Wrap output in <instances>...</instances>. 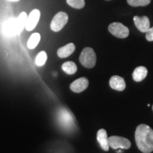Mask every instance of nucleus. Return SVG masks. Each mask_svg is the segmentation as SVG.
<instances>
[{
	"label": "nucleus",
	"instance_id": "nucleus-1",
	"mask_svg": "<svg viewBox=\"0 0 153 153\" xmlns=\"http://www.w3.org/2000/svg\"><path fill=\"white\" fill-rule=\"evenodd\" d=\"M135 142L141 152L150 153L153 151V130L145 124L137 127L135 133Z\"/></svg>",
	"mask_w": 153,
	"mask_h": 153
},
{
	"label": "nucleus",
	"instance_id": "nucleus-2",
	"mask_svg": "<svg viewBox=\"0 0 153 153\" xmlns=\"http://www.w3.org/2000/svg\"><path fill=\"white\" fill-rule=\"evenodd\" d=\"M79 62L85 68H94L97 62V56L94 51L91 48L89 47L84 48L80 54Z\"/></svg>",
	"mask_w": 153,
	"mask_h": 153
},
{
	"label": "nucleus",
	"instance_id": "nucleus-3",
	"mask_svg": "<svg viewBox=\"0 0 153 153\" xmlns=\"http://www.w3.org/2000/svg\"><path fill=\"white\" fill-rule=\"evenodd\" d=\"M68 22V15L64 11H59L53 17L51 23V30L55 32L60 31Z\"/></svg>",
	"mask_w": 153,
	"mask_h": 153
},
{
	"label": "nucleus",
	"instance_id": "nucleus-4",
	"mask_svg": "<svg viewBox=\"0 0 153 153\" xmlns=\"http://www.w3.org/2000/svg\"><path fill=\"white\" fill-rule=\"evenodd\" d=\"M108 30L112 35L119 38H127L129 35V29L119 22L111 23L108 26Z\"/></svg>",
	"mask_w": 153,
	"mask_h": 153
},
{
	"label": "nucleus",
	"instance_id": "nucleus-5",
	"mask_svg": "<svg viewBox=\"0 0 153 153\" xmlns=\"http://www.w3.org/2000/svg\"><path fill=\"white\" fill-rule=\"evenodd\" d=\"M108 143H109V147L115 150L118 148L127 150L131 146V143L129 140L120 136L109 137H108Z\"/></svg>",
	"mask_w": 153,
	"mask_h": 153
},
{
	"label": "nucleus",
	"instance_id": "nucleus-6",
	"mask_svg": "<svg viewBox=\"0 0 153 153\" xmlns=\"http://www.w3.org/2000/svg\"><path fill=\"white\" fill-rule=\"evenodd\" d=\"M58 118L61 125L67 129L71 128L74 126V118L68 110L62 108L58 114Z\"/></svg>",
	"mask_w": 153,
	"mask_h": 153
},
{
	"label": "nucleus",
	"instance_id": "nucleus-7",
	"mask_svg": "<svg viewBox=\"0 0 153 153\" xmlns=\"http://www.w3.org/2000/svg\"><path fill=\"white\" fill-rule=\"evenodd\" d=\"M40 17H41V11L36 9L32 10L27 17V22L25 28L28 31L33 30L37 26L38 22H39Z\"/></svg>",
	"mask_w": 153,
	"mask_h": 153
},
{
	"label": "nucleus",
	"instance_id": "nucleus-8",
	"mask_svg": "<svg viewBox=\"0 0 153 153\" xmlns=\"http://www.w3.org/2000/svg\"><path fill=\"white\" fill-rule=\"evenodd\" d=\"M135 26L140 31L146 33L150 28V23L148 16H135L133 18Z\"/></svg>",
	"mask_w": 153,
	"mask_h": 153
},
{
	"label": "nucleus",
	"instance_id": "nucleus-9",
	"mask_svg": "<svg viewBox=\"0 0 153 153\" xmlns=\"http://www.w3.org/2000/svg\"><path fill=\"white\" fill-rule=\"evenodd\" d=\"M89 85V81L86 77H81L76 79L70 85V89L75 93H80L85 91Z\"/></svg>",
	"mask_w": 153,
	"mask_h": 153
},
{
	"label": "nucleus",
	"instance_id": "nucleus-10",
	"mask_svg": "<svg viewBox=\"0 0 153 153\" xmlns=\"http://www.w3.org/2000/svg\"><path fill=\"white\" fill-rule=\"evenodd\" d=\"M109 85L113 89L116 91H122L126 89L125 80L121 76L115 75L110 79Z\"/></svg>",
	"mask_w": 153,
	"mask_h": 153
},
{
	"label": "nucleus",
	"instance_id": "nucleus-11",
	"mask_svg": "<svg viewBox=\"0 0 153 153\" xmlns=\"http://www.w3.org/2000/svg\"><path fill=\"white\" fill-rule=\"evenodd\" d=\"M97 140L100 145L101 148L105 151L109 150V143H108V138L107 136V133L106 130L100 129L97 132Z\"/></svg>",
	"mask_w": 153,
	"mask_h": 153
},
{
	"label": "nucleus",
	"instance_id": "nucleus-12",
	"mask_svg": "<svg viewBox=\"0 0 153 153\" xmlns=\"http://www.w3.org/2000/svg\"><path fill=\"white\" fill-rule=\"evenodd\" d=\"M75 51V45L74 43H68L65 46L61 47L57 50V54L60 58H65L71 55Z\"/></svg>",
	"mask_w": 153,
	"mask_h": 153
},
{
	"label": "nucleus",
	"instance_id": "nucleus-13",
	"mask_svg": "<svg viewBox=\"0 0 153 153\" xmlns=\"http://www.w3.org/2000/svg\"><path fill=\"white\" fill-rule=\"evenodd\" d=\"M148 75V70L145 67L140 66L134 70L133 79L135 82H141Z\"/></svg>",
	"mask_w": 153,
	"mask_h": 153
},
{
	"label": "nucleus",
	"instance_id": "nucleus-14",
	"mask_svg": "<svg viewBox=\"0 0 153 153\" xmlns=\"http://www.w3.org/2000/svg\"><path fill=\"white\" fill-rule=\"evenodd\" d=\"M4 31L8 35H15V34H17L16 19H10L6 22L4 25Z\"/></svg>",
	"mask_w": 153,
	"mask_h": 153
},
{
	"label": "nucleus",
	"instance_id": "nucleus-15",
	"mask_svg": "<svg viewBox=\"0 0 153 153\" xmlns=\"http://www.w3.org/2000/svg\"><path fill=\"white\" fill-rule=\"evenodd\" d=\"M27 14L26 12L21 13L18 18L16 19V26H17V34L20 33L26 27V22H27Z\"/></svg>",
	"mask_w": 153,
	"mask_h": 153
},
{
	"label": "nucleus",
	"instance_id": "nucleus-16",
	"mask_svg": "<svg viewBox=\"0 0 153 153\" xmlns=\"http://www.w3.org/2000/svg\"><path fill=\"white\" fill-rule=\"evenodd\" d=\"M62 70L68 74H73L77 70V67L76 64L71 61H68L63 63L62 65Z\"/></svg>",
	"mask_w": 153,
	"mask_h": 153
},
{
	"label": "nucleus",
	"instance_id": "nucleus-17",
	"mask_svg": "<svg viewBox=\"0 0 153 153\" xmlns=\"http://www.w3.org/2000/svg\"><path fill=\"white\" fill-rule=\"evenodd\" d=\"M40 40H41V35L38 33H34L30 36L28 39L27 45L29 49H33L37 46L38 44L39 43Z\"/></svg>",
	"mask_w": 153,
	"mask_h": 153
},
{
	"label": "nucleus",
	"instance_id": "nucleus-18",
	"mask_svg": "<svg viewBox=\"0 0 153 153\" xmlns=\"http://www.w3.org/2000/svg\"><path fill=\"white\" fill-rule=\"evenodd\" d=\"M67 4L74 9H80L85 7V0H66Z\"/></svg>",
	"mask_w": 153,
	"mask_h": 153
},
{
	"label": "nucleus",
	"instance_id": "nucleus-19",
	"mask_svg": "<svg viewBox=\"0 0 153 153\" xmlns=\"http://www.w3.org/2000/svg\"><path fill=\"white\" fill-rule=\"evenodd\" d=\"M151 0H127V2L132 7H145L150 4Z\"/></svg>",
	"mask_w": 153,
	"mask_h": 153
},
{
	"label": "nucleus",
	"instance_id": "nucleus-20",
	"mask_svg": "<svg viewBox=\"0 0 153 153\" xmlns=\"http://www.w3.org/2000/svg\"><path fill=\"white\" fill-rule=\"evenodd\" d=\"M47 60V54L45 51H41L38 53L36 58V64L38 66H43Z\"/></svg>",
	"mask_w": 153,
	"mask_h": 153
},
{
	"label": "nucleus",
	"instance_id": "nucleus-21",
	"mask_svg": "<svg viewBox=\"0 0 153 153\" xmlns=\"http://www.w3.org/2000/svg\"><path fill=\"white\" fill-rule=\"evenodd\" d=\"M145 37L148 41H153V27L150 28V29L146 32Z\"/></svg>",
	"mask_w": 153,
	"mask_h": 153
},
{
	"label": "nucleus",
	"instance_id": "nucleus-22",
	"mask_svg": "<svg viewBox=\"0 0 153 153\" xmlns=\"http://www.w3.org/2000/svg\"><path fill=\"white\" fill-rule=\"evenodd\" d=\"M8 1H20V0H8Z\"/></svg>",
	"mask_w": 153,
	"mask_h": 153
},
{
	"label": "nucleus",
	"instance_id": "nucleus-23",
	"mask_svg": "<svg viewBox=\"0 0 153 153\" xmlns=\"http://www.w3.org/2000/svg\"><path fill=\"white\" fill-rule=\"evenodd\" d=\"M106 1H110V0H106Z\"/></svg>",
	"mask_w": 153,
	"mask_h": 153
},
{
	"label": "nucleus",
	"instance_id": "nucleus-24",
	"mask_svg": "<svg viewBox=\"0 0 153 153\" xmlns=\"http://www.w3.org/2000/svg\"><path fill=\"white\" fill-rule=\"evenodd\" d=\"M152 110H153V106H152Z\"/></svg>",
	"mask_w": 153,
	"mask_h": 153
}]
</instances>
